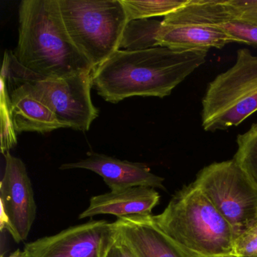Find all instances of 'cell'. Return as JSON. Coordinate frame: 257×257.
<instances>
[{
	"mask_svg": "<svg viewBox=\"0 0 257 257\" xmlns=\"http://www.w3.org/2000/svg\"><path fill=\"white\" fill-rule=\"evenodd\" d=\"M231 21L257 25V0H224Z\"/></svg>",
	"mask_w": 257,
	"mask_h": 257,
	"instance_id": "20",
	"label": "cell"
},
{
	"mask_svg": "<svg viewBox=\"0 0 257 257\" xmlns=\"http://www.w3.org/2000/svg\"><path fill=\"white\" fill-rule=\"evenodd\" d=\"M1 76L7 80L26 82L33 94L53 112L64 127L87 132L98 116L93 105L92 72L61 79L44 78L21 67L6 52Z\"/></svg>",
	"mask_w": 257,
	"mask_h": 257,
	"instance_id": "6",
	"label": "cell"
},
{
	"mask_svg": "<svg viewBox=\"0 0 257 257\" xmlns=\"http://www.w3.org/2000/svg\"><path fill=\"white\" fill-rule=\"evenodd\" d=\"M128 22L166 16L184 7L188 0H121Z\"/></svg>",
	"mask_w": 257,
	"mask_h": 257,
	"instance_id": "16",
	"label": "cell"
},
{
	"mask_svg": "<svg viewBox=\"0 0 257 257\" xmlns=\"http://www.w3.org/2000/svg\"><path fill=\"white\" fill-rule=\"evenodd\" d=\"M237 150L234 158L237 165L257 189V122L237 138Z\"/></svg>",
	"mask_w": 257,
	"mask_h": 257,
	"instance_id": "17",
	"label": "cell"
},
{
	"mask_svg": "<svg viewBox=\"0 0 257 257\" xmlns=\"http://www.w3.org/2000/svg\"><path fill=\"white\" fill-rule=\"evenodd\" d=\"M18 64L44 78L61 79L91 73L89 61L67 33L58 0H23L19 7Z\"/></svg>",
	"mask_w": 257,
	"mask_h": 257,
	"instance_id": "2",
	"label": "cell"
},
{
	"mask_svg": "<svg viewBox=\"0 0 257 257\" xmlns=\"http://www.w3.org/2000/svg\"><path fill=\"white\" fill-rule=\"evenodd\" d=\"M162 22L141 19L127 22L119 45V50L127 52L160 47L158 42Z\"/></svg>",
	"mask_w": 257,
	"mask_h": 257,
	"instance_id": "15",
	"label": "cell"
},
{
	"mask_svg": "<svg viewBox=\"0 0 257 257\" xmlns=\"http://www.w3.org/2000/svg\"><path fill=\"white\" fill-rule=\"evenodd\" d=\"M17 144L10 110V96L7 80L1 76V152L5 156Z\"/></svg>",
	"mask_w": 257,
	"mask_h": 257,
	"instance_id": "18",
	"label": "cell"
},
{
	"mask_svg": "<svg viewBox=\"0 0 257 257\" xmlns=\"http://www.w3.org/2000/svg\"><path fill=\"white\" fill-rule=\"evenodd\" d=\"M158 226L194 257H234L229 224L192 183L177 191L160 214Z\"/></svg>",
	"mask_w": 257,
	"mask_h": 257,
	"instance_id": "3",
	"label": "cell"
},
{
	"mask_svg": "<svg viewBox=\"0 0 257 257\" xmlns=\"http://www.w3.org/2000/svg\"><path fill=\"white\" fill-rule=\"evenodd\" d=\"M158 42L161 47L172 50L208 52L212 48L222 49L233 43V40L216 25L181 22L173 25L162 24Z\"/></svg>",
	"mask_w": 257,
	"mask_h": 257,
	"instance_id": "13",
	"label": "cell"
},
{
	"mask_svg": "<svg viewBox=\"0 0 257 257\" xmlns=\"http://www.w3.org/2000/svg\"><path fill=\"white\" fill-rule=\"evenodd\" d=\"M207 52L161 46L137 52L118 50L93 70V86L112 103L134 96L163 98L205 62Z\"/></svg>",
	"mask_w": 257,
	"mask_h": 257,
	"instance_id": "1",
	"label": "cell"
},
{
	"mask_svg": "<svg viewBox=\"0 0 257 257\" xmlns=\"http://www.w3.org/2000/svg\"><path fill=\"white\" fill-rule=\"evenodd\" d=\"M115 242L112 223L91 220L25 243L27 257H106Z\"/></svg>",
	"mask_w": 257,
	"mask_h": 257,
	"instance_id": "9",
	"label": "cell"
},
{
	"mask_svg": "<svg viewBox=\"0 0 257 257\" xmlns=\"http://www.w3.org/2000/svg\"><path fill=\"white\" fill-rule=\"evenodd\" d=\"M160 195L156 189L135 186L107 193L94 195L90 198L89 205L79 214V219L97 215H112L118 218L130 216H150L157 206Z\"/></svg>",
	"mask_w": 257,
	"mask_h": 257,
	"instance_id": "12",
	"label": "cell"
},
{
	"mask_svg": "<svg viewBox=\"0 0 257 257\" xmlns=\"http://www.w3.org/2000/svg\"><path fill=\"white\" fill-rule=\"evenodd\" d=\"M1 257H4V255H1ZM7 257H27L26 252L25 250H21L20 249H17L14 252H12L9 256Z\"/></svg>",
	"mask_w": 257,
	"mask_h": 257,
	"instance_id": "23",
	"label": "cell"
},
{
	"mask_svg": "<svg viewBox=\"0 0 257 257\" xmlns=\"http://www.w3.org/2000/svg\"><path fill=\"white\" fill-rule=\"evenodd\" d=\"M217 26L231 37L233 43L257 46V25L238 21H228Z\"/></svg>",
	"mask_w": 257,
	"mask_h": 257,
	"instance_id": "19",
	"label": "cell"
},
{
	"mask_svg": "<svg viewBox=\"0 0 257 257\" xmlns=\"http://www.w3.org/2000/svg\"><path fill=\"white\" fill-rule=\"evenodd\" d=\"M67 33L93 68L117 51L127 25L121 0H58Z\"/></svg>",
	"mask_w": 257,
	"mask_h": 257,
	"instance_id": "4",
	"label": "cell"
},
{
	"mask_svg": "<svg viewBox=\"0 0 257 257\" xmlns=\"http://www.w3.org/2000/svg\"><path fill=\"white\" fill-rule=\"evenodd\" d=\"M60 169H85L103 178L111 191L135 186H146L165 190V179L152 173L145 164L120 160L104 154L89 152L87 158L77 162L64 164Z\"/></svg>",
	"mask_w": 257,
	"mask_h": 257,
	"instance_id": "11",
	"label": "cell"
},
{
	"mask_svg": "<svg viewBox=\"0 0 257 257\" xmlns=\"http://www.w3.org/2000/svg\"><path fill=\"white\" fill-rule=\"evenodd\" d=\"M6 166L0 183V228L7 230L16 243L28 238L37 218L34 189L22 159L5 155Z\"/></svg>",
	"mask_w": 257,
	"mask_h": 257,
	"instance_id": "8",
	"label": "cell"
},
{
	"mask_svg": "<svg viewBox=\"0 0 257 257\" xmlns=\"http://www.w3.org/2000/svg\"><path fill=\"white\" fill-rule=\"evenodd\" d=\"M106 257H133L128 249L115 240Z\"/></svg>",
	"mask_w": 257,
	"mask_h": 257,
	"instance_id": "22",
	"label": "cell"
},
{
	"mask_svg": "<svg viewBox=\"0 0 257 257\" xmlns=\"http://www.w3.org/2000/svg\"><path fill=\"white\" fill-rule=\"evenodd\" d=\"M256 111L257 56L240 49L234 65L207 85L202 100V127L206 132L226 130Z\"/></svg>",
	"mask_w": 257,
	"mask_h": 257,
	"instance_id": "5",
	"label": "cell"
},
{
	"mask_svg": "<svg viewBox=\"0 0 257 257\" xmlns=\"http://www.w3.org/2000/svg\"><path fill=\"white\" fill-rule=\"evenodd\" d=\"M247 257H257V255H256V256H247Z\"/></svg>",
	"mask_w": 257,
	"mask_h": 257,
	"instance_id": "24",
	"label": "cell"
},
{
	"mask_svg": "<svg viewBox=\"0 0 257 257\" xmlns=\"http://www.w3.org/2000/svg\"><path fill=\"white\" fill-rule=\"evenodd\" d=\"M257 222L234 240V257L256 256Z\"/></svg>",
	"mask_w": 257,
	"mask_h": 257,
	"instance_id": "21",
	"label": "cell"
},
{
	"mask_svg": "<svg viewBox=\"0 0 257 257\" xmlns=\"http://www.w3.org/2000/svg\"><path fill=\"white\" fill-rule=\"evenodd\" d=\"M223 216L234 240L257 222V189L234 159L204 167L193 182Z\"/></svg>",
	"mask_w": 257,
	"mask_h": 257,
	"instance_id": "7",
	"label": "cell"
},
{
	"mask_svg": "<svg viewBox=\"0 0 257 257\" xmlns=\"http://www.w3.org/2000/svg\"><path fill=\"white\" fill-rule=\"evenodd\" d=\"M8 81L13 84L10 94V110L16 134L46 133L64 127L53 112L33 94L26 82Z\"/></svg>",
	"mask_w": 257,
	"mask_h": 257,
	"instance_id": "14",
	"label": "cell"
},
{
	"mask_svg": "<svg viewBox=\"0 0 257 257\" xmlns=\"http://www.w3.org/2000/svg\"><path fill=\"white\" fill-rule=\"evenodd\" d=\"M153 216L118 218L112 222L115 240L133 257H194L168 237Z\"/></svg>",
	"mask_w": 257,
	"mask_h": 257,
	"instance_id": "10",
	"label": "cell"
}]
</instances>
